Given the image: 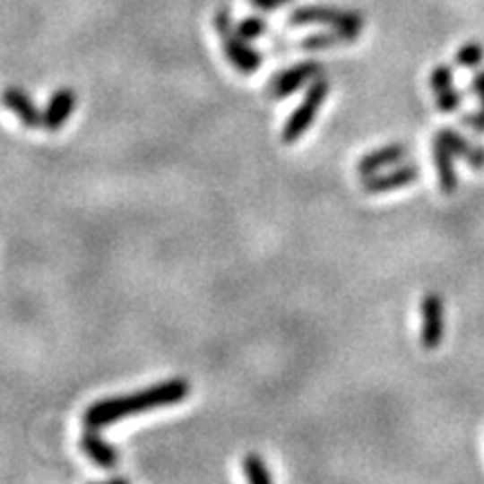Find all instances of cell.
<instances>
[{
	"mask_svg": "<svg viewBox=\"0 0 484 484\" xmlns=\"http://www.w3.org/2000/svg\"><path fill=\"white\" fill-rule=\"evenodd\" d=\"M327 94H330V83H327L325 76L314 79L312 85H309V90L305 92L303 101L298 103V108H296V110L291 112L290 119H287L285 128H282V134H281L282 142L294 143L296 139H300L305 133H307L312 121L316 119L318 108L325 103Z\"/></svg>",
	"mask_w": 484,
	"mask_h": 484,
	"instance_id": "7a4b0ae2",
	"label": "cell"
},
{
	"mask_svg": "<svg viewBox=\"0 0 484 484\" xmlns=\"http://www.w3.org/2000/svg\"><path fill=\"white\" fill-rule=\"evenodd\" d=\"M352 36L343 34V31L334 30L327 31V34H312L307 39L300 40V48L309 49V52H316V49H327V48H336V45H345L352 43Z\"/></svg>",
	"mask_w": 484,
	"mask_h": 484,
	"instance_id": "5bb4252c",
	"label": "cell"
},
{
	"mask_svg": "<svg viewBox=\"0 0 484 484\" xmlns=\"http://www.w3.org/2000/svg\"><path fill=\"white\" fill-rule=\"evenodd\" d=\"M215 30L222 36L224 54H227L229 61H231L242 74H251V72L258 70L260 63H263V56H260L258 49L246 45L249 40L238 36V31L233 30L231 16H229L227 9H220V12L215 13Z\"/></svg>",
	"mask_w": 484,
	"mask_h": 484,
	"instance_id": "3957f363",
	"label": "cell"
},
{
	"mask_svg": "<svg viewBox=\"0 0 484 484\" xmlns=\"http://www.w3.org/2000/svg\"><path fill=\"white\" fill-rule=\"evenodd\" d=\"M0 99H3L4 108H7L9 112H13V115L22 121L25 128H31V130L43 128V112L36 108V103L31 101V99L27 97L21 88L9 85V88L3 90Z\"/></svg>",
	"mask_w": 484,
	"mask_h": 484,
	"instance_id": "9c48e42d",
	"label": "cell"
},
{
	"mask_svg": "<svg viewBox=\"0 0 484 484\" xmlns=\"http://www.w3.org/2000/svg\"><path fill=\"white\" fill-rule=\"evenodd\" d=\"M471 88H473V94L480 99V103H482V110H484V70L478 72V74L473 76V83H471Z\"/></svg>",
	"mask_w": 484,
	"mask_h": 484,
	"instance_id": "44dd1931",
	"label": "cell"
},
{
	"mask_svg": "<svg viewBox=\"0 0 484 484\" xmlns=\"http://www.w3.org/2000/svg\"><path fill=\"white\" fill-rule=\"evenodd\" d=\"M428 85L435 90V94L453 88V70L448 65H437L430 72Z\"/></svg>",
	"mask_w": 484,
	"mask_h": 484,
	"instance_id": "ac0fdd59",
	"label": "cell"
},
{
	"mask_svg": "<svg viewBox=\"0 0 484 484\" xmlns=\"http://www.w3.org/2000/svg\"><path fill=\"white\" fill-rule=\"evenodd\" d=\"M330 25L334 30L343 31V34L352 36L354 40L359 39L363 30V16L357 12H343V9L334 7H300L290 16V25Z\"/></svg>",
	"mask_w": 484,
	"mask_h": 484,
	"instance_id": "277c9868",
	"label": "cell"
},
{
	"mask_svg": "<svg viewBox=\"0 0 484 484\" xmlns=\"http://www.w3.org/2000/svg\"><path fill=\"white\" fill-rule=\"evenodd\" d=\"M191 384L186 379H169L164 384H155L146 390L128 394V397H110L101 399V402L92 403L85 408L83 424L85 428H101V426L115 424V421L124 419V417L139 415L143 411H152V408L173 406V403L184 402L188 397Z\"/></svg>",
	"mask_w": 484,
	"mask_h": 484,
	"instance_id": "6da1fadb",
	"label": "cell"
},
{
	"mask_svg": "<svg viewBox=\"0 0 484 484\" xmlns=\"http://www.w3.org/2000/svg\"><path fill=\"white\" fill-rule=\"evenodd\" d=\"M433 160L435 169H437V179L442 193H453L457 188V173H455V155H453L451 148L444 143V139L435 137L433 142Z\"/></svg>",
	"mask_w": 484,
	"mask_h": 484,
	"instance_id": "4fadbf2b",
	"label": "cell"
},
{
	"mask_svg": "<svg viewBox=\"0 0 484 484\" xmlns=\"http://www.w3.org/2000/svg\"><path fill=\"white\" fill-rule=\"evenodd\" d=\"M282 3H291V0H282Z\"/></svg>",
	"mask_w": 484,
	"mask_h": 484,
	"instance_id": "cb8c5ba5",
	"label": "cell"
},
{
	"mask_svg": "<svg viewBox=\"0 0 484 484\" xmlns=\"http://www.w3.org/2000/svg\"><path fill=\"white\" fill-rule=\"evenodd\" d=\"M76 108V92L72 88H61L49 97L48 108L43 110V128L54 133V130L63 128L70 115Z\"/></svg>",
	"mask_w": 484,
	"mask_h": 484,
	"instance_id": "30bf717a",
	"label": "cell"
},
{
	"mask_svg": "<svg viewBox=\"0 0 484 484\" xmlns=\"http://www.w3.org/2000/svg\"><path fill=\"white\" fill-rule=\"evenodd\" d=\"M106 484H128V480H125V478H110Z\"/></svg>",
	"mask_w": 484,
	"mask_h": 484,
	"instance_id": "603a6c76",
	"label": "cell"
},
{
	"mask_svg": "<svg viewBox=\"0 0 484 484\" xmlns=\"http://www.w3.org/2000/svg\"><path fill=\"white\" fill-rule=\"evenodd\" d=\"M318 76H323L321 63L316 61L298 63V65L278 72V74L273 76V81L269 83V94H272L273 99H285L290 97V94H294L298 88H303L305 83H312Z\"/></svg>",
	"mask_w": 484,
	"mask_h": 484,
	"instance_id": "5b68a950",
	"label": "cell"
},
{
	"mask_svg": "<svg viewBox=\"0 0 484 484\" xmlns=\"http://www.w3.org/2000/svg\"><path fill=\"white\" fill-rule=\"evenodd\" d=\"M81 451H83L94 464L101 466V469H112V466H117V462H119L117 448L112 446V444H108L106 439L97 433V428L85 430L83 437H81Z\"/></svg>",
	"mask_w": 484,
	"mask_h": 484,
	"instance_id": "8fae6325",
	"label": "cell"
},
{
	"mask_svg": "<svg viewBox=\"0 0 484 484\" xmlns=\"http://www.w3.org/2000/svg\"><path fill=\"white\" fill-rule=\"evenodd\" d=\"M444 336V300L442 296L430 291L421 300V348H439Z\"/></svg>",
	"mask_w": 484,
	"mask_h": 484,
	"instance_id": "8992f818",
	"label": "cell"
},
{
	"mask_svg": "<svg viewBox=\"0 0 484 484\" xmlns=\"http://www.w3.org/2000/svg\"><path fill=\"white\" fill-rule=\"evenodd\" d=\"M437 137L444 139V143L451 148L453 155L466 160V164H469L471 169H475V170L484 169V146H475V143H471L469 139L462 137L457 130H451V128L439 130Z\"/></svg>",
	"mask_w": 484,
	"mask_h": 484,
	"instance_id": "7c38bea8",
	"label": "cell"
},
{
	"mask_svg": "<svg viewBox=\"0 0 484 484\" xmlns=\"http://www.w3.org/2000/svg\"><path fill=\"white\" fill-rule=\"evenodd\" d=\"M242 469H245L249 484H272V473H269L267 466H264L263 457L255 455V453H249V455L245 457Z\"/></svg>",
	"mask_w": 484,
	"mask_h": 484,
	"instance_id": "9a60e30c",
	"label": "cell"
},
{
	"mask_svg": "<svg viewBox=\"0 0 484 484\" xmlns=\"http://www.w3.org/2000/svg\"><path fill=\"white\" fill-rule=\"evenodd\" d=\"M462 124L469 125L471 130H475V133L484 134V110L480 108V112H469V115L462 117Z\"/></svg>",
	"mask_w": 484,
	"mask_h": 484,
	"instance_id": "ffe728a7",
	"label": "cell"
},
{
	"mask_svg": "<svg viewBox=\"0 0 484 484\" xmlns=\"http://www.w3.org/2000/svg\"><path fill=\"white\" fill-rule=\"evenodd\" d=\"M484 58V48L480 43H466L457 49L455 63L460 67H475L480 65Z\"/></svg>",
	"mask_w": 484,
	"mask_h": 484,
	"instance_id": "2e32d148",
	"label": "cell"
},
{
	"mask_svg": "<svg viewBox=\"0 0 484 484\" xmlns=\"http://www.w3.org/2000/svg\"><path fill=\"white\" fill-rule=\"evenodd\" d=\"M408 152H411V148H408V143H403V142L388 143V146L376 148V151L367 152V155H363L361 160H359L357 173L363 175V177H367V175L379 173V170L385 169V166L402 164V161L408 157Z\"/></svg>",
	"mask_w": 484,
	"mask_h": 484,
	"instance_id": "ba28073f",
	"label": "cell"
},
{
	"mask_svg": "<svg viewBox=\"0 0 484 484\" xmlns=\"http://www.w3.org/2000/svg\"><path fill=\"white\" fill-rule=\"evenodd\" d=\"M419 173L421 170L417 164H399L397 169L388 170V173H375L363 177V191L370 193V195L394 191V188H402L417 182Z\"/></svg>",
	"mask_w": 484,
	"mask_h": 484,
	"instance_id": "52a82bcc",
	"label": "cell"
},
{
	"mask_svg": "<svg viewBox=\"0 0 484 484\" xmlns=\"http://www.w3.org/2000/svg\"><path fill=\"white\" fill-rule=\"evenodd\" d=\"M435 103H437V110L444 112V115H446V112H455L462 103V94L453 88L444 90V92H437Z\"/></svg>",
	"mask_w": 484,
	"mask_h": 484,
	"instance_id": "d6986e66",
	"label": "cell"
},
{
	"mask_svg": "<svg viewBox=\"0 0 484 484\" xmlns=\"http://www.w3.org/2000/svg\"><path fill=\"white\" fill-rule=\"evenodd\" d=\"M254 7H258L260 12H273V9H278L281 4H285L282 0H249Z\"/></svg>",
	"mask_w": 484,
	"mask_h": 484,
	"instance_id": "7402d4cb",
	"label": "cell"
},
{
	"mask_svg": "<svg viewBox=\"0 0 484 484\" xmlns=\"http://www.w3.org/2000/svg\"><path fill=\"white\" fill-rule=\"evenodd\" d=\"M264 30H267V22H264L260 16L245 18V21H242L240 25L236 27L238 36H240V39H245V40L258 39V36L264 34Z\"/></svg>",
	"mask_w": 484,
	"mask_h": 484,
	"instance_id": "e0dca14e",
	"label": "cell"
}]
</instances>
